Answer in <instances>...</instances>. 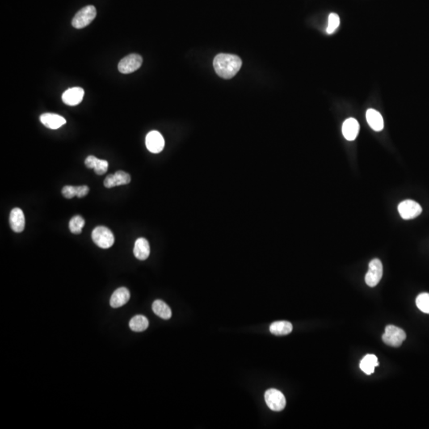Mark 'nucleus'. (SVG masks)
Returning a JSON list of instances; mask_svg holds the SVG:
<instances>
[{
    "label": "nucleus",
    "mask_w": 429,
    "mask_h": 429,
    "mask_svg": "<svg viewBox=\"0 0 429 429\" xmlns=\"http://www.w3.org/2000/svg\"><path fill=\"white\" fill-rule=\"evenodd\" d=\"M342 135L348 141H354L359 135V123L356 119L349 118L342 124Z\"/></svg>",
    "instance_id": "nucleus-14"
},
{
    "label": "nucleus",
    "mask_w": 429,
    "mask_h": 429,
    "mask_svg": "<svg viewBox=\"0 0 429 429\" xmlns=\"http://www.w3.org/2000/svg\"><path fill=\"white\" fill-rule=\"evenodd\" d=\"M150 254V246L149 242L145 238H139L135 241L134 254L139 260L147 259Z\"/></svg>",
    "instance_id": "nucleus-17"
},
{
    "label": "nucleus",
    "mask_w": 429,
    "mask_h": 429,
    "mask_svg": "<svg viewBox=\"0 0 429 429\" xmlns=\"http://www.w3.org/2000/svg\"><path fill=\"white\" fill-rule=\"evenodd\" d=\"M145 145L149 152L153 153H160L165 147L163 136L158 131H150L145 138Z\"/></svg>",
    "instance_id": "nucleus-9"
},
{
    "label": "nucleus",
    "mask_w": 429,
    "mask_h": 429,
    "mask_svg": "<svg viewBox=\"0 0 429 429\" xmlns=\"http://www.w3.org/2000/svg\"><path fill=\"white\" fill-rule=\"evenodd\" d=\"M382 274V263L379 259L375 258L369 264V270L365 276V282L370 287H375L381 281Z\"/></svg>",
    "instance_id": "nucleus-6"
},
{
    "label": "nucleus",
    "mask_w": 429,
    "mask_h": 429,
    "mask_svg": "<svg viewBox=\"0 0 429 429\" xmlns=\"http://www.w3.org/2000/svg\"><path fill=\"white\" fill-rule=\"evenodd\" d=\"M416 304L421 312L429 314V293L422 292L418 295L416 299Z\"/></svg>",
    "instance_id": "nucleus-24"
},
{
    "label": "nucleus",
    "mask_w": 429,
    "mask_h": 429,
    "mask_svg": "<svg viewBox=\"0 0 429 429\" xmlns=\"http://www.w3.org/2000/svg\"><path fill=\"white\" fill-rule=\"evenodd\" d=\"M10 228L16 233H20L23 232L25 228V216L24 213L20 208H14L10 214Z\"/></svg>",
    "instance_id": "nucleus-13"
},
{
    "label": "nucleus",
    "mask_w": 429,
    "mask_h": 429,
    "mask_svg": "<svg viewBox=\"0 0 429 429\" xmlns=\"http://www.w3.org/2000/svg\"><path fill=\"white\" fill-rule=\"evenodd\" d=\"M62 194L67 199H72L77 195V186H65L62 189Z\"/></svg>",
    "instance_id": "nucleus-26"
},
{
    "label": "nucleus",
    "mask_w": 429,
    "mask_h": 429,
    "mask_svg": "<svg viewBox=\"0 0 429 429\" xmlns=\"http://www.w3.org/2000/svg\"><path fill=\"white\" fill-rule=\"evenodd\" d=\"M85 224V221L82 216H75L69 221V230L73 234H81Z\"/></svg>",
    "instance_id": "nucleus-23"
},
{
    "label": "nucleus",
    "mask_w": 429,
    "mask_h": 429,
    "mask_svg": "<svg viewBox=\"0 0 429 429\" xmlns=\"http://www.w3.org/2000/svg\"><path fill=\"white\" fill-rule=\"evenodd\" d=\"M130 329L133 332L136 333H141L143 331L146 330L149 327V321L147 318L142 316V315H138L135 316L133 318L131 319L129 323Z\"/></svg>",
    "instance_id": "nucleus-22"
},
{
    "label": "nucleus",
    "mask_w": 429,
    "mask_h": 429,
    "mask_svg": "<svg viewBox=\"0 0 429 429\" xmlns=\"http://www.w3.org/2000/svg\"><path fill=\"white\" fill-rule=\"evenodd\" d=\"M406 338V334L402 329L394 325H388L382 335V341L390 347H398Z\"/></svg>",
    "instance_id": "nucleus-3"
},
{
    "label": "nucleus",
    "mask_w": 429,
    "mask_h": 429,
    "mask_svg": "<svg viewBox=\"0 0 429 429\" xmlns=\"http://www.w3.org/2000/svg\"><path fill=\"white\" fill-rule=\"evenodd\" d=\"M242 60L238 56L220 53L213 61L214 69L220 77L231 79L235 77L242 67Z\"/></svg>",
    "instance_id": "nucleus-1"
},
{
    "label": "nucleus",
    "mask_w": 429,
    "mask_h": 429,
    "mask_svg": "<svg viewBox=\"0 0 429 429\" xmlns=\"http://www.w3.org/2000/svg\"><path fill=\"white\" fill-rule=\"evenodd\" d=\"M131 298L130 291L125 287H121L113 292L110 299V304L114 308H120L127 304Z\"/></svg>",
    "instance_id": "nucleus-15"
},
{
    "label": "nucleus",
    "mask_w": 429,
    "mask_h": 429,
    "mask_svg": "<svg viewBox=\"0 0 429 429\" xmlns=\"http://www.w3.org/2000/svg\"><path fill=\"white\" fill-rule=\"evenodd\" d=\"M270 331L275 335H286L292 333V325L288 321H277L270 325Z\"/></svg>",
    "instance_id": "nucleus-20"
},
{
    "label": "nucleus",
    "mask_w": 429,
    "mask_h": 429,
    "mask_svg": "<svg viewBox=\"0 0 429 429\" xmlns=\"http://www.w3.org/2000/svg\"><path fill=\"white\" fill-rule=\"evenodd\" d=\"M96 16L95 6L89 5L79 10L72 21V25L76 29L85 28L89 26Z\"/></svg>",
    "instance_id": "nucleus-4"
},
{
    "label": "nucleus",
    "mask_w": 429,
    "mask_h": 429,
    "mask_svg": "<svg viewBox=\"0 0 429 429\" xmlns=\"http://www.w3.org/2000/svg\"><path fill=\"white\" fill-rule=\"evenodd\" d=\"M339 24H340V19L338 14L332 13L329 17V25L327 27V33L329 35H332L336 31Z\"/></svg>",
    "instance_id": "nucleus-25"
},
{
    "label": "nucleus",
    "mask_w": 429,
    "mask_h": 429,
    "mask_svg": "<svg viewBox=\"0 0 429 429\" xmlns=\"http://www.w3.org/2000/svg\"><path fill=\"white\" fill-rule=\"evenodd\" d=\"M92 238L94 243L102 249H108L115 242V237L111 231L103 226L96 227L93 231Z\"/></svg>",
    "instance_id": "nucleus-2"
},
{
    "label": "nucleus",
    "mask_w": 429,
    "mask_h": 429,
    "mask_svg": "<svg viewBox=\"0 0 429 429\" xmlns=\"http://www.w3.org/2000/svg\"><path fill=\"white\" fill-rule=\"evenodd\" d=\"M379 365L377 357L375 355H367L361 361L360 368L366 375H371Z\"/></svg>",
    "instance_id": "nucleus-19"
},
{
    "label": "nucleus",
    "mask_w": 429,
    "mask_h": 429,
    "mask_svg": "<svg viewBox=\"0 0 429 429\" xmlns=\"http://www.w3.org/2000/svg\"><path fill=\"white\" fill-rule=\"evenodd\" d=\"M85 95V91L81 88L75 87L68 89L63 93L62 100L69 106H76L81 103Z\"/></svg>",
    "instance_id": "nucleus-11"
},
{
    "label": "nucleus",
    "mask_w": 429,
    "mask_h": 429,
    "mask_svg": "<svg viewBox=\"0 0 429 429\" xmlns=\"http://www.w3.org/2000/svg\"><path fill=\"white\" fill-rule=\"evenodd\" d=\"M152 309L157 316L163 320H169L172 317V311L169 305L161 300H156L152 304Z\"/></svg>",
    "instance_id": "nucleus-21"
},
{
    "label": "nucleus",
    "mask_w": 429,
    "mask_h": 429,
    "mask_svg": "<svg viewBox=\"0 0 429 429\" xmlns=\"http://www.w3.org/2000/svg\"><path fill=\"white\" fill-rule=\"evenodd\" d=\"M366 116H367V123L374 131H382L384 128V121H383L382 116L379 111L375 109H369L367 110Z\"/></svg>",
    "instance_id": "nucleus-18"
},
{
    "label": "nucleus",
    "mask_w": 429,
    "mask_h": 429,
    "mask_svg": "<svg viewBox=\"0 0 429 429\" xmlns=\"http://www.w3.org/2000/svg\"><path fill=\"white\" fill-rule=\"evenodd\" d=\"M89 192V188L87 186H77V197L82 198Z\"/></svg>",
    "instance_id": "nucleus-27"
},
{
    "label": "nucleus",
    "mask_w": 429,
    "mask_h": 429,
    "mask_svg": "<svg viewBox=\"0 0 429 429\" xmlns=\"http://www.w3.org/2000/svg\"><path fill=\"white\" fill-rule=\"evenodd\" d=\"M398 212L404 220H412L421 215L422 208L417 202L412 199H406L400 203L398 205Z\"/></svg>",
    "instance_id": "nucleus-7"
},
{
    "label": "nucleus",
    "mask_w": 429,
    "mask_h": 429,
    "mask_svg": "<svg viewBox=\"0 0 429 429\" xmlns=\"http://www.w3.org/2000/svg\"><path fill=\"white\" fill-rule=\"evenodd\" d=\"M40 121L45 127L52 130L58 129L66 123L65 118L52 113H45L41 115Z\"/></svg>",
    "instance_id": "nucleus-12"
},
{
    "label": "nucleus",
    "mask_w": 429,
    "mask_h": 429,
    "mask_svg": "<svg viewBox=\"0 0 429 429\" xmlns=\"http://www.w3.org/2000/svg\"><path fill=\"white\" fill-rule=\"evenodd\" d=\"M143 64V57L136 53L128 55L122 59L119 62L118 68L119 72L123 74H129L141 67Z\"/></svg>",
    "instance_id": "nucleus-8"
},
{
    "label": "nucleus",
    "mask_w": 429,
    "mask_h": 429,
    "mask_svg": "<svg viewBox=\"0 0 429 429\" xmlns=\"http://www.w3.org/2000/svg\"><path fill=\"white\" fill-rule=\"evenodd\" d=\"M131 178L129 174L126 172L119 170L115 172V174L107 176L105 178L103 185L107 189L116 187V186H124L128 185L131 182Z\"/></svg>",
    "instance_id": "nucleus-10"
},
{
    "label": "nucleus",
    "mask_w": 429,
    "mask_h": 429,
    "mask_svg": "<svg viewBox=\"0 0 429 429\" xmlns=\"http://www.w3.org/2000/svg\"><path fill=\"white\" fill-rule=\"evenodd\" d=\"M85 164L89 169H94L97 175H103L108 169V162L106 160L99 159L95 156H89L85 159Z\"/></svg>",
    "instance_id": "nucleus-16"
},
{
    "label": "nucleus",
    "mask_w": 429,
    "mask_h": 429,
    "mask_svg": "<svg viewBox=\"0 0 429 429\" xmlns=\"http://www.w3.org/2000/svg\"><path fill=\"white\" fill-rule=\"evenodd\" d=\"M265 401L271 410L280 412L285 409L286 400L284 394L275 389H270L265 393Z\"/></svg>",
    "instance_id": "nucleus-5"
}]
</instances>
